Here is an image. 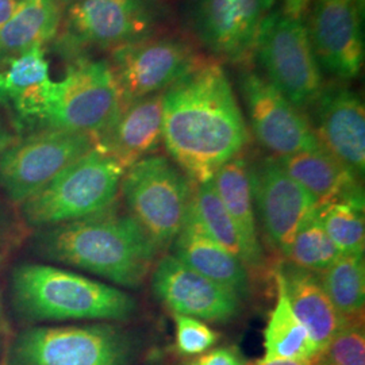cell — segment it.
<instances>
[{"label": "cell", "instance_id": "cell-1", "mask_svg": "<svg viewBox=\"0 0 365 365\" xmlns=\"http://www.w3.org/2000/svg\"><path fill=\"white\" fill-rule=\"evenodd\" d=\"M163 141L196 185L244 150L248 128L221 64L197 60L164 91Z\"/></svg>", "mask_w": 365, "mask_h": 365}, {"label": "cell", "instance_id": "cell-2", "mask_svg": "<svg viewBox=\"0 0 365 365\" xmlns=\"http://www.w3.org/2000/svg\"><path fill=\"white\" fill-rule=\"evenodd\" d=\"M41 257L138 288L160 252L131 217L108 207L98 214L41 229L34 238Z\"/></svg>", "mask_w": 365, "mask_h": 365}, {"label": "cell", "instance_id": "cell-3", "mask_svg": "<svg viewBox=\"0 0 365 365\" xmlns=\"http://www.w3.org/2000/svg\"><path fill=\"white\" fill-rule=\"evenodd\" d=\"M16 309L33 321H128L137 300L128 292L46 264H22L11 274Z\"/></svg>", "mask_w": 365, "mask_h": 365}, {"label": "cell", "instance_id": "cell-4", "mask_svg": "<svg viewBox=\"0 0 365 365\" xmlns=\"http://www.w3.org/2000/svg\"><path fill=\"white\" fill-rule=\"evenodd\" d=\"M120 110V96L110 64L78 57L66 78L51 81L29 130H54L101 135Z\"/></svg>", "mask_w": 365, "mask_h": 365}, {"label": "cell", "instance_id": "cell-5", "mask_svg": "<svg viewBox=\"0 0 365 365\" xmlns=\"http://www.w3.org/2000/svg\"><path fill=\"white\" fill-rule=\"evenodd\" d=\"M126 170L92 149L22 205L29 226L45 229L98 214L114 205Z\"/></svg>", "mask_w": 365, "mask_h": 365}, {"label": "cell", "instance_id": "cell-6", "mask_svg": "<svg viewBox=\"0 0 365 365\" xmlns=\"http://www.w3.org/2000/svg\"><path fill=\"white\" fill-rule=\"evenodd\" d=\"M119 191L158 250L172 245L191 206L194 187L187 175L170 158L152 155L126 170Z\"/></svg>", "mask_w": 365, "mask_h": 365}, {"label": "cell", "instance_id": "cell-7", "mask_svg": "<svg viewBox=\"0 0 365 365\" xmlns=\"http://www.w3.org/2000/svg\"><path fill=\"white\" fill-rule=\"evenodd\" d=\"M253 51L265 78L291 105L304 110L315 103L325 86L302 19L271 11L261 24Z\"/></svg>", "mask_w": 365, "mask_h": 365}, {"label": "cell", "instance_id": "cell-8", "mask_svg": "<svg viewBox=\"0 0 365 365\" xmlns=\"http://www.w3.org/2000/svg\"><path fill=\"white\" fill-rule=\"evenodd\" d=\"M137 352L128 331L110 324L36 327L14 346V365H131Z\"/></svg>", "mask_w": 365, "mask_h": 365}, {"label": "cell", "instance_id": "cell-9", "mask_svg": "<svg viewBox=\"0 0 365 365\" xmlns=\"http://www.w3.org/2000/svg\"><path fill=\"white\" fill-rule=\"evenodd\" d=\"M93 148L95 140L88 134L54 129L30 131L0 157V190L21 206Z\"/></svg>", "mask_w": 365, "mask_h": 365}, {"label": "cell", "instance_id": "cell-10", "mask_svg": "<svg viewBox=\"0 0 365 365\" xmlns=\"http://www.w3.org/2000/svg\"><path fill=\"white\" fill-rule=\"evenodd\" d=\"M157 22L156 0H84L69 6L58 45L73 54L88 46L115 49L152 37Z\"/></svg>", "mask_w": 365, "mask_h": 365}, {"label": "cell", "instance_id": "cell-11", "mask_svg": "<svg viewBox=\"0 0 365 365\" xmlns=\"http://www.w3.org/2000/svg\"><path fill=\"white\" fill-rule=\"evenodd\" d=\"M199 58L182 39L148 38L113 49L110 68L117 83L120 107L165 91Z\"/></svg>", "mask_w": 365, "mask_h": 365}, {"label": "cell", "instance_id": "cell-12", "mask_svg": "<svg viewBox=\"0 0 365 365\" xmlns=\"http://www.w3.org/2000/svg\"><path fill=\"white\" fill-rule=\"evenodd\" d=\"M240 90L255 137L274 157L321 146L313 125L274 86L253 71L240 73Z\"/></svg>", "mask_w": 365, "mask_h": 365}, {"label": "cell", "instance_id": "cell-13", "mask_svg": "<svg viewBox=\"0 0 365 365\" xmlns=\"http://www.w3.org/2000/svg\"><path fill=\"white\" fill-rule=\"evenodd\" d=\"M252 195L267 241L286 256L300 223L317 200L289 178L274 157L252 164Z\"/></svg>", "mask_w": 365, "mask_h": 365}, {"label": "cell", "instance_id": "cell-14", "mask_svg": "<svg viewBox=\"0 0 365 365\" xmlns=\"http://www.w3.org/2000/svg\"><path fill=\"white\" fill-rule=\"evenodd\" d=\"M274 0H192L191 25L210 52L238 63L253 51Z\"/></svg>", "mask_w": 365, "mask_h": 365}, {"label": "cell", "instance_id": "cell-15", "mask_svg": "<svg viewBox=\"0 0 365 365\" xmlns=\"http://www.w3.org/2000/svg\"><path fill=\"white\" fill-rule=\"evenodd\" d=\"M152 291L170 309L203 322H227L241 310V298L229 288L196 272L172 255L152 271Z\"/></svg>", "mask_w": 365, "mask_h": 365}, {"label": "cell", "instance_id": "cell-16", "mask_svg": "<svg viewBox=\"0 0 365 365\" xmlns=\"http://www.w3.org/2000/svg\"><path fill=\"white\" fill-rule=\"evenodd\" d=\"M361 14L354 0H315L309 37L319 66L334 78H357L364 63Z\"/></svg>", "mask_w": 365, "mask_h": 365}, {"label": "cell", "instance_id": "cell-17", "mask_svg": "<svg viewBox=\"0 0 365 365\" xmlns=\"http://www.w3.org/2000/svg\"><path fill=\"white\" fill-rule=\"evenodd\" d=\"M313 126L319 145L357 175L365 170V108L361 98L339 83L324 87L315 101Z\"/></svg>", "mask_w": 365, "mask_h": 365}, {"label": "cell", "instance_id": "cell-18", "mask_svg": "<svg viewBox=\"0 0 365 365\" xmlns=\"http://www.w3.org/2000/svg\"><path fill=\"white\" fill-rule=\"evenodd\" d=\"M164 91L122 106L113 123L95 138V149L125 170L152 153L163 141Z\"/></svg>", "mask_w": 365, "mask_h": 365}, {"label": "cell", "instance_id": "cell-19", "mask_svg": "<svg viewBox=\"0 0 365 365\" xmlns=\"http://www.w3.org/2000/svg\"><path fill=\"white\" fill-rule=\"evenodd\" d=\"M172 245V256L182 264L232 289L241 299L248 297V268L207 235L191 211V206L182 230Z\"/></svg>", "mask_w": 365, "mask_h": 365}, {"label": "cell", "instance_id": "cell-20", "mask_svg": "<svg viewBox=\"0 0 365 365\" xmlns=\"http://www.w3.org/2000/svg\"><path fill=\"white\" fill-rule=\"evenodd\" d=\"M283 280L292 312L307 329L319 352L345 325V321L327 297L319 276L286 262L277 271Z\"/></svg>", "mask_w": 365, "mask_h": 365}, {"label": "cell", "instance_id": "cell-21", "mask_svg": "<svg viewBox=\"0 0 365 365\" xmlns=\"http://www.w3.org/2000/svg\"><path fill=\"white\" fill-rule=\"evenodd\" d=\"M274 160L289 178L313 196L318 206L363 190L359 182L360 176L322 146L274 157Z\"/></svg>", "mask_w": 365, "mask_h": 365}, {"label": "cell", "instance_id": "cell-22", "mask_svg": "<svg viewBox=\"0 0 365 365\" xmlns=\"http://www.w3.org/2000/svg\"><path fill=\"white\" fill-rule=\"evenodd\" d=\"M211 182L241 233L250 256L252 269H261L265 264V257L257 232L252 195V164L240 153L222 165Z\"/></svg>", "mask_w": 365, "mask_h": 365}, {"label": "cell", "instance_id": "cell-23", "mask_svg": "<svg viewBox=\"0 0 365 365\" xmlns=\"http://www.w3.org/2000/svg\"><path fill=\"white\" fill-rule=\"evenodd\" d=\"M276 303L269 313L267 327L264 329L262 359H286V360H313L319 349L310 337L307 329L292 312L282 277L276 272Z\"/></svg>", "mask_w": 365, "mask_h": 365}, {"label": "cell", "instance_id": "cell-24", "mask_svg": "<svg viewBox=\"0 0 365 365\" xmlns=\"http://www.w3.org/2000/svg\"><path fill=\"white\" fill-rule=\"evenodd\" d=\"M61 6L56 0H24L0 30V53L19 54L56 38L61 26Z\"/></svg>", "mask_w": 365, "mask_h": 365}, {"label": "cell", "instance_id": "cell-25", "mask_svg": "<svg viewBox=\"0 0 365 365\" xmlns=\"http://www.w3.org/2000/svg\"><path fill=\"white\" fill-rule=\"evenodd\" d=\"M51 80L42 46L9 57L0 66V105L13 114Z\"/></svg>", "mask_w": 365, "mask_h": 365}, {"label": "cell", "instance_id": "cell-26", "mask_svg": "<svg viewBox=\"0 0 365 365\" xmlns=\"http://www.w3.org/2000/svg\"><path fill=\"white\" fill-rule=\"evenodd\" d=\"M322 287L339 315L348 322L364 318L365 262L361 255H341L319 274Z\"/></svg>", "mask_w": 365, "mask_h": 365}, {"label": "cell", "instance_id": "cell-27", "mask_svg": "<svg viewBox=\"0 0 365 365\" xmlns=\"http://www.w3.org/2000/svg\"><path fill=\"white\" fill-rule=\"evenodd\" d=\"M191 211L215 242L241 261L248 271L252 269V261L245 242L211 180L197 184L194 188Z\"/></svg>", "mask_w": 365, "mask_h": 365}, {"label": "cell", "instance_id": "cell-28", "mask_svg": "<svg viewBox=\"0 0 365 365\" xmlns=\"http://www.w3.org/2000/svg\"><path fill=\"white\" fill-rule=\"evenodd\" d=\"M327 235L342 255L364 256V192L349 195L317 206Z\"/></svg>", "mask_w": 365, "mask_h": 365}, {"label": "cell", "instance_id": "cell-29", "mask_svg": "<svg viewBox=\"0 0 365 365\" xmlns=\"http://www.w3.org/2000/svg\"><path fill=\"white\" fill-rule=\"evenodd\" d=\"M341 255L327 235L315 206L300 223L286 257L287 262L300 269L319 274L339 260Z\"/></svg>", "mask_w": 365, "mask_h": 365}, {"label": "cell", "instance_id": "cell-30", "mask_svg": "<svg viewBox=\"0 0 365 365\" xmlns=\"http://www.w3.org/2000/svg\"><path fill=\"white\" fill-rule=\"evenodd\" d=\"M315 365H365L363 321L342 327L314 359Z\"/></svg>", "mask_w": 365, "mask_h": 365}, {"label": "cell", "instance_id": "cell-31", "mask_svg": "<svg viewBox=\"0 0 365 365\" xmlns=\"http://www.w3.org/2000/svg\"><path fill=\"white\" fill-rule=\"evenodd\" d=\"M176 327V348L185 356H195L209 351L220 334L200 319L172 314Z\"/></svg>", "mask_w": 365, "mask_h": 365}, {"label": "cell", "instance_id": "cell-32", "mask_svg": "<svg viewBox=\"0 0 365 365\" xmlns=\"http://www.w3.org/2000/svg\"><path fill=\"white\" fill-rule=\"evenodd\" d=\"M190 365H247L235 348L223 346L200 356Z\"/></svg>", "mask_w": 365, "mask_h": 365}, {"label": "cell", "instance_id": "cell-33", "mask_svg": "<svg viewBox=\"0 0 365 365\" xmlns=\"http://www.w3.org/2000/svg\"><path fill=\"white\" fill-rule=\"evenodd\" d=\"M313 0H284L282 13L294 19H303V15Z\"/></svg>", "mask_w": 365, "mask_h": 365}, {"label": "cell", "instance_id": "cell-34", "mask_svg": "<svg viewBox=\"0 0 365 365\" xmlns=\"http://www.w3.org/2000/svg\"><path fill=\"white\" fill-rule=\"evenodd\" d=\"M24 0H0V30L19 10Z\"/></svg>", "mask_w": 365, "mask_h": 365}, {"label": "cell", "instance_id": "cell-35", "mask_svg": "<svg viewBox=\"0 0 365 365\" xmlns=\"http://www.w3.org/2000/svg\"><path fill=\"white\" fill-rule=\"evenodd\" d=\"M314 359L313 360H286V359L265 360V359H261V360L255 361L252 365H315Z\"/></svg>", "mask_w": 365, "mask_h": 365}, {"label": "cell", "instance_id": "cell-36", "mask_svg": "<svg viewBox=\"0 0 365 365\" xmlns=\"http://www.w3.org/2000/svg\"><path fill=\"white\" fill-rule=\"evenodd\" d=\"M16 141V137L0 120V157Z\"/></svg>", "mask_w": 365, "mask_h": 365}, {"label": "cell", "instance_id": "cell-37", "mask_svg": "<svg viewBox=\"0 0 365 365\" xmlns=\"http://www.w3.org/2000/svg\"><path fill=\"white\" fill-rule=\"evenodd\" d=\"M61 7L63 6H73V4H76V3H80V1H84V0H56Z\"/></svg>", "mask_w": 365, "mask_h": 365}, {"label": "cell", "instance_id": "cell-38", "mask_svg": "<svg viewBox=\"0 0 365 365\" xmlns=\"http://www.w3.org/2000/svg\"><path fill=\"white\" fill-rule=\"evenodd\" d=\"M6 229V217H4V212L0 209V235H3Z\"/></svg>", "mask_w": 365, "mask_h": 365}, {"label": "cell", "instance_id": "cell-39", "mask_svg": "<svg viewBox=\"0 0 365 365\" xmlns=\"http://www.w3.org/2000/svg\"><path fill=\"white\" fill-rule=\"evenodd\" d=\"M354 3H356L359 11L361 14V16H363L364 15L365 0H354Z\"/></svg>", "mask_w": 365, "mask_h": 365}, {"label": "cell", "instance_id": "cell-40", "mask_svg": "<svg viewBox=\"0 0 365 365\" xmlns=\"http://www.w3.org/2000/svg\"><path fill=\"white\" fill-rule=\"evenodd\" d=\"M0 327H1V310H0Z\"/></svg>", "mask_w": 365, "mask_h": 365}]
</instances>
